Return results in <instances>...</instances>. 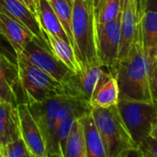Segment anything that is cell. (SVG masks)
Masks as SVG:
<instances>
[{"mask_svg":"<svg viewBox=\"0 0 157 157\" xmlns=\"http://www.w3.org/2000/svg\"><path fill=\"white\" fill-rule=\"evenodd\" d=\"M29 109L40 127L46 142L48 155L59 157L56 129L59 123L70 115L79 118L91 113L90 102L72 94H59L40 103L28 104Z\"/></svg>","mask_w":157,"mask_h":157,"instance_id":"cell-1","label":"cell"},{"mask_svg":"<svg viewBox=\"0 0 157 157\" xmlns=\"http://www.w3.org/2000/svg\"><path fill=\"white\" fill-rule=\"evenodd\" d=\"M120 98L153 103L150 86V66L148 64L143 40L142 25L139 21L133 43L125 58L119 61L114 71Z\"/></svg>","mask_w":157,"mask_h":157,"instance_id":"cell-2","label":"cell"},{"mask_svg":"<svg viewBox=\"0 0 157 157\" xmlns=\"http://www.w3.org/2000/svg\"><path fill=\"white\" fill-rule=\"evenodd\" d=\"M16 56L17 77L25 94V103H40L59 94H72L86 98L78 87L75 74L68 83L63 84L31 64L22 55Z\"/></svg>","mask_w":157,"mask_h":157,"instance_id":"cell-3","label":"cell"},{"mask_svg":"<svg viewBox=\"0 0 157 157\" xmlns=\"http://www.w3.org/2000/svg\"><path fill=\"white\" fill-rule=\"evenodd\" d=\"M72 33L73 48L81 68L99 62L96 45V19L92 0H74Z\"/></svg>","mask_w":157,"mask_h":157,"instance_id":"cell-4","label":"cell"},{"mask_svg":"<svg viewBox=\"0 0 157 157\" xmlns=\"http://www.w3.org/2000/svg\"><path fill=\"white\" fill-rule=\"evenodd\" d=\"M91 115L108 157H123L129 150L137 147L117 105L110 107H92Z\"/></svg>","mask_w":157,"mask_h":157,"instance_id":"cell-5","label":"cell"},{"mask_svg":"<svg viewBox=\"0 0 157 157\" xmlns=\"http://www.w3.org/2000/svg\"><path fill=\"white\" fill-rule=\"evenodd\" d=\"M117 105L131 137L139 147L156 127L157 105L126 98H120Z\"/></svg>","mask_w":157,"mask_h":157,"instance_id":"cell-6","label":"cell"},{"mask_svg":"<svg viewBox=\"0 0 157 157\" xmlns=\"http://www.w3.org/2000/svg\"><path fill=\"white\" fill-rule=\"evenodd\" d=\"M121 13L105 23H96V45L101 65L113 75L118 64L121 43Z\"/></svg>","mask_w":157,"mask_h":157,"instance_id":"cell-7","label":"cell"},{"mask_svg":"<svg viewBox=\"0 0 157 157\" xmlns=\"http://www.w3.org/2000/svg\"><path fill=\"white\" fill-rule=\"evenodd\" d=\"M19 55H22L31 64L60 83H68L75 75L63 63L52 55L48 44L41 43L36 37L27 44L23 52Z\"/></svg>","mask_w":157,"mask_h":157,"instance_id":"cell-8","label":"cell"},{"mask_svg":"<svg viewBox=\"0 0 157 157\" xmlns=\"http://www.w3.org/2000/svg\"><path fill=\"white\" fill-rule=\"evenodd\" d=\"M21 138L29 150L35 157H49L46 142L40 127L31 115L27 103H19L17 105Z\"/></svg>","mask_w":157,"mask_h":157,"instance_id":"cell-9","label":"cell"},{"mask_svg":"<svg viewBox=\"0 0 157 157\" xmlns=\"http://www.w3.org/2000/svg\"><path fill=\"white\" fill-rule=\"evenodd\" d=\"M0 12L15 19L29 29L38 40L48 44L37 16L24 3L18 0H0Z\"/></svg>","mask_w":157,"mask_h":157,"instance_id":"cell-10","label":"cell"},{"mask_svg":"<svg viewBox=\"0 0 157 157\" xmlns=\"http://www.w3.org/2000/svg\"><path fill=\"white\" fill-rule=\"evenodd\" d=\"M0 34L7 40L16 55L21 54L27 44L35 38L29 29L3 12H0Z\"/></svg>","mask_w":157,"mask_h":157,"instance_id":"cell-11","label":"cell"},{"mask_svg":"<svg viewBox=\"0 0 157 157\" xmlns=\"http://www.w3.org/2000/svg\"><path fill=\"white\" fill-rule=\"evenodd\" d=\"M120 90L116 77L107 69L102 72L90 98L92 107H110L118 105Z\"/></svg>","mask_w":157,"mask_h":157,"instance_id":"cell-12","label":"cell"},{"mask_svg":"<svg viewBox=\"0 0 157 157\" xmlns=\"http://www.w3.org/2000/svg\"><path fill=\"white\" fill-rule=\"evenodd\" d=\"M21 137L17 106L0 101V151Z\"/></svg>","mask_w":157,"mask_h":157,"instance_id":"cell-13","label":"cell"},{"mask_svg":"<svg viewBox=\"0 0 157 157\" xmlns=\"http://www.w3.org/2000/svg\"><path fill=\"white\" fill-rule=\"evenodd\" d=\"M138 19L136 16L135 6L133 0H130L129 4L121 11V43L118 62L127 56L132 44L134 40L136 27L138 24ZM117 67V66H116Z\"/></svg>","mask_w":157,"mask_h":157,"instance_id":"cell-14","label":"cell"},{"mask_svg":"<svg viewBox=\"0 0 157 157\" xmlns=\"http://www.w3.org/2000/svg\"><path fill=\"white\" fill-rule=\"evenodd\" d=\"M18 80L17 68L6 56L0 53V101L9 103L15 106L18 105V99L14 84Z\"/></svg>","mask_w":157,"mask_h":157,"instance_id":"cell-15","label":"cell"},{"mask_svg":"<svg viewBox=\"0 0 157 157\" xmlns=\"http://www.w3.org/2000/svg\"><path fill=\"white\" fill-rule=\"evenodd\" d=\"M36 16L40 26L43 31L70 43V40L61 21L59 20L48 0H37Z\"/></svg>","mask_w":157,"mask_h":157,"instance_id":"cell-16","label":"cell"},{"mask_svg":"<svg viewBox=\"0 0 157 157\" xmlns=\"http://www.w3.org/2000/svg\"><path fill=\"white\" fill-rule=\"evenodd\" d=\"M43 35L52 55L58 60L63 63L74 74H78L82 68L76 59L74 48L71 43L45 31H43Z\"/></svg>","mask_w":157,"mask_h":157,"instance_id":"cell-17","label":"cell"},{"mask_svg":"<svg viewBox=\"0 0 157 157\" xmlns=\"http://www.w3.org/2000/svg\"><path fill=\"white\" fill-rule=\"evenodd\" d=\"M140 22L143 31L144 48L151 68L157 58V12L146 10Z\"/></svg>","mask_w":157,"mask_h":157,"instance_id":"cell-18","label":"cell"},{"mask_svg":"<svg viewBox=\"0 0 157 157\" xmlns=\"http://www.w3.org/2000/svg\"><path fill=\"white\" fill-rule=\"evenodd\" d=\"M83 125L86 157H108L91 113L80 118Z\"/></svg>","mask_w":157,"mask_h":157,"instance_id":"cell-19","label":"cell"},{"mask_svg":"<svg viewBox=\"0 0 157 157\" xmlns=\"http://www.w3.org/2000/svg\"><path fill=\"white\" fill-rule=\"evenodd\" d=\"M105 68L101 63H94L86 67L82 68L81 71L76 74V80L78 87L82 94L90 102L92 93L96 88V85L104 71Z\"/></svg>","mask_w":157,"mask_h":157,"instance_id":"cell-20","label":"cell"},{"mask_svg":"<svg viewBox=\"0 0 157 157\" xmlns=\"http://www.w3.org/2000/svg\"><path fill=\"white\" fill-rule=\"evenodd\" d=\"M63 157H86L84 129L80 118L76 119L72 126Z\"/></svg>","mask_w":157,"mask_h":157,"instance_id":"cell-21","label":"cell"},{"mask_svg":"<svg viewBox=\"0 0 157 157\" xmlns=\"http://www.w3.org/2000/svg\"><path fill=\"white\" fill-rule=\"evenodd\" d=\"M56 16L61 21L69 40L73 46L72 33V18H73V4L74 0H48Z\"/></svg>","mask_w":157,"mask_h":157,"instance_id":"cell-22","label":"cell"},{"mask_svg":"<svg viewBox=\"0 0 157 157\" xmlns=\"http://www.w3.org/2000/svg\"><path fill=\"white\" fill-rule=\"evenodd\" d=\"M121 13L120 0H105L103 6L96 19V23H105L116 19Z\"/></svg>","mask_w":157,"mask_h":157,"instance_id":"cell-23","label":"cell"},{"mask_svg":"<svg viewBox=\"0 0 157 157\" xmlns=\"http://www.w3.org/2000/svg\"><path fill=\"white\" fill-rule=\"evenodd\" d=\"M0 152L3 157H35L29 150L21 137L8 143Z\"/></svg>","mask_w":157,"mask_h":157,"instance_id":"cell-24","label":"cell"},{"mask_svg":"<svg viewBox=\"0 0 157 157\" xmlns=\"http://www.w3.org/2000/svg\"><path fill=\"white\" fill-rule=\"evenodd\" d=\"M149 86L153 103L157 105V58L150 68Z\"/></svg>","mask_w":157,"mask_h":157,"instance_id":"cell-25","label":"cell"},{"mask_svg":"<svg viewBox=\"0 0 157 157\" xmlns=\"http://www.w3.org/2000/svg\"><path fill=\"white\" fill-rule=\"evenodd\" d=\"M139 148L147 155L157 157V140L151 136L149 138H147L139 146Z\"/></svg>","mask_w":157,"mask_h":157,"instance_id":"cell-26","label":"cell"},{"mask_svg":"<svg viewBox=\"0 0 157 157\" xmlns=\"http://www.w3.org/2000/svg\"><path fill=\"white\" fill-rule=\"evenodd\" d=\"M133 2H134L135 11H136V16H137L138 21H140L146 11L147 0H133Z\"/></svg>","mask_w":157,"mask_h":157,"instance_id":"cell-27","label":"cell"},{"mask_svg":"<svg viewBox=\"0 0 157 157\" xmlns=\"http://www.w3.org/2000/svg\"><path fill=\"white\" fill-rule=\"evenodd\" d=\"M123 157H146V155L139 147H136L129 150Z\"/></svg>","mask_w":157,"mask_h":157,"instance_id":"cell-28","label":"cell"},{"mask_svg":"<svg viewBox=\"0 0 157 157\" xmlns=\"http://www.w3.org/2000/svg\"><path fill=\"white\" fill-rule=\"evenodd\" d=\"M93 1V7H94V14H95V19L98 18L103 4L105 2V0H92Z\"/></svg>","mask_w":157,"mask_h":157,"instance_id":"cell-29","label":"cell"},{"mask_svg":"<svg viewBox=\"0 0 157 157\" xmlns=\"http://www.w3.org/2000/svg\"><path fill=\"white\" fill-rule=\"evenodd\" d=\"M146 10H152L157 12V0H147Z\"/></svg>","mask_w":157,"mask_h":157,"instance_id":"cell-30","label":"cell"},{"mask_svg":"<svg viewBox=\"0 0 157 157\" xmlns=\"http://www.w3.org/2000/svg\"><path fill=\"white\" fill-rule=\"evenodd\" d=\"M24 2H25L26 6L36 15V5H35L34 1L33 0H24Z\"/></svg>","mask_w":157,"mask_h":157,"instance_id":"cell-31","label":"cell"},{"mask_svg":"<svg viewBox=\"0 0 157 157\" xmlns=\"http://www.w3.org/2000/svg\"><path fill=\"white\" fill-rule=\"evenodd\" d=\"M130 0H120V4H121V11L123 9H125V7L127 6V5L129 4Z\"/></svg>","mask_w":157,"mask_h":157,"instance_id":"cell-32","label":"cell"},{"mask_svg":"<svg viewBox=\"0 0 157 157\" xmlns=\"http://www.w3.org/2000/svg\"><path fill=\"white\" fill-rule=\"evenodd\" d=\"M151 137H153V138H155V139H156L157 140V125L156 127L154 129V130H153V132H152V134H151Z\"/></svg>","mask_w":157,"mask_h":157,"instance_id":"cell-33","label":"cell"},{"mask_svg":"<svg viewBox=\"0 0 157 157\" xmlns=\"http://www.w3.org/2000/svg\"><path fill=\"white\" fill-rule=\"evenodd\" d=\"M144 155H145V154H144ZM146 155V157H152V156H150V155Z\"/></svg>","mask_w":157,"mask_h":157,"instance_id":"cell-34","label":"cell"},{"mask_svg":"<svg viewBox=\"0 0 157 157\" xmlns=\"http://www.w3.org/2000/svg\"><path fill=\"white\" fill-rule=\"evenodd\" d=\"M34 1V3H35V5H36V2H37V0H33Z\"/></svg>","mask_w":157,"mask_h":157,"instance_id":"cell-35","label":"cell"},{"mask_svg":"<svg viewBox=\"0 0 157 157\" xmlns=\"http://www.w3.org/2000/svg\"><path fill=\"white\" fill-rule=\"evenodd\" d=\"M0 157H3V155H2V154H1V152H0Z\"/></svg>","mask_w":157,"mask_h":157,"instance_id":"cell-36","label":"cell"}]
</instances>
